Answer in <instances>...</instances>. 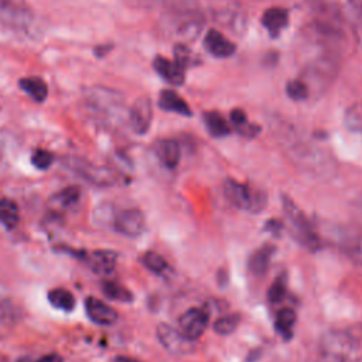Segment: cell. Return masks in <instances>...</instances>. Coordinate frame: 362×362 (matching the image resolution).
Returning <instances> with one entry per match:
<instances>
[{"instance_id": "cell-1", "label": "cell", "mask_w": 362, "mask_h": 362, "mask_svg": "<svg viewBox=\"0 0 362 362\" xmlns=\"http://www.w3.org/2000/svg\"><path fill=\"white\" fill-rule=\"evenodd\" d=\"M320 351V355L337 362H361L362 324H354L346 328L327 331L321 337Z\"/></svg>"}, {"instance_id": "cell-2", "label": "cell", "mask_w": 362, "mask_h": 362, "mask_svg": "<svg viewBox=\"0 0 362 362\" xmlns=\"http://www.w3.org/2000/svg\"><path fill=\"white\" fill-rule=\"evenodd\" d=\"M223 194L236 208L247 212H260L267 204L266 194L257 188H252L236 180L228 178L223 182Z\"/></svg>"}, {"instance_id": "cell-3", "label": "cell", "mask_w": 362, "mask_h": 362, "mask_svg": "<svg viewBox=\"0 0 362 362\" xmlns=\"http://www.w3.org/2000/svg\"><path fill=\"white\" fill-rule=\"evenodd\" d=\"M283 209L290 223V232L294 239L308 250H317L321 246L320 238L313 229L307 216L303 214V211L288 197L283 198Z\"/></svg>"}, {"instance_id": "cell-4", "label": "cell", "mask_w": 362, "mask_h": 362, "mask_svg": "<svg viewBox=\"0 0 362 362\" xmlns=\"http://www.w3.org/2000/svg\"><path fill=\"white\" fill-rule=\"evenodd\" d=\"M64 165L78 174V177L98 187H109L116 181V175L112 170L106 167H98L82 158L68 157L64 160Z\"/></svg>"}, {"instance_id": "cell-5", "label": "cell", "mask_w": 362, "mask_h": 362, "mask_svg": "<svg viewBox=\"0 0 362 362\" xmlns=\"http://www.w3.org/2000/svg\"><path fill=\"white\" fill-rule=\"evenodd\" d=\"M85 99L89 107L99 112L100 115L110 116L123 106V98L119 92L105 86H90L85 90Z\"/></svg>"}, {"instance_id": "cell-6", "label": "cell", "mask_w": 362, "mask_h": 362, "mask_svg": "<svg viewBox=\"0 0 362 362\" xmlns=\"http://www.w3.org/2000/svg\"><path fill=\"white\" fill-rule=\"evenodd\" d=\"M157 338L163 348L173 355L182 356L195 351V341L187 338L181 331L165 322L157 325Z\"/></svg>"}, {"instance_id": "cell-7", "label": "cell", "mask_w": 362, "mask_h": 362, "mask_svg": "<svg viewBox=\"0 0 362 362\" xmlns=\"http://www.w3.org/2000/svg\"><path fill=\"white\" fill-rule=\"evenodd\" d=\"M0 20L14 30L27 31L33 17L24 0H0Z\"/></svg>"}, {"instance_id": "cell-8", "label": "cell", "mask_w": 362, "mask_h": 362, "mask_svg": "<svg viewBox=\"0 0 362 362\" xmlns=\"http://www.w3.org/2000/svg\"><path fill=\"white\" fill-rule=\"evenodd\" d=\"M144 215L134 208L123 209L113 218V228L117 233L127 238H137L144 230Z\"/></svg>"}, {"instance_id": "cell-9", "label": "cell", "mask_w": 362, "mask_h": 362, "mask_svg": "<svg viewBox=\"0 0 362 362\" xmlns=\"http://www.w3.org/2000/svg\"><path fill=\"white\" fill-rule=\"evenodd\" d=\"M209 322V314L202 308H189L180 318V331L189 339H198L206 329Z\"/></svg>"}, {"instance_id": "cell-10", "label": "cell", "mask_w": 362, "mask_h": 362, "mask_svg": "<svg viewBox=\"0 0 362 362\" xmlns=\"http://www.w3.org/2000/svg\"><path fill=\"white\" fill-rule=\"evenodd\" d=\"M151 119L153 109L150 99L146 96L136 99L129 110V123L132 130L137 134H144L151 124Z\"/></svg>"}, {"instance_id": "cell-11", "label": "cell", "mask_w": 362, "mask_h": 362, "mask_svg": "<svg viewBox=\"0 0 362 362\" xmlns=\"http://www.w3.org/2000/svg\"><path fill=\"white\" fill-rule=\"evenodd\" d=\"M81 259L95 273L107 274V273L113 272V269L116 266L117 253L113 250H107V249H98V250L81 253Z\"/></svg>"}, {"instance_id": "cell-12", "label": "cell", "mask_w": 362, "mask_h": 362, "mask_svg": "<svg viewBox=\"0 0 362 362\" xmlns=\"http://www.w3.org/2000/svg\"><path fill=\"white\" fill-rule=\"evenodd\" d=\"M85 311L89 320L98 325H112L117 320L116 310L96 297H86Z\"/></svg>"}, {"instance_id": "cell-13", "label": "cell", "mask_w": 362, "mask_h": 362, "mask_svg": "<svg viewBox=\"0 0 362 362\" xmlns=\"http://www.w3.org/2000/svg\"><path fill=\"white\" fill-rule=\"evenodd\" d=\"M204 47L211 55L216 58H228L235 52V44L215 28H211L205 34Z\"/></svg>"}, {"instance_id": "cell-14", "label": "cell", "mask_w": 362, "mask_h": 362, "mask_svg": "<svg viewBox=\"0 0 362 362\" xmlns=\"http://www.w3.org/2000/svg\"><path fill=\"white\" fill-rule=\"evenodd\" d=\"M153 65H154V69L157 71V74L167 82H170L173 85H181L184 82L185 68L175 59H167V58L158 55L154 58Z\"/></svg>"}, {"instance_id": "cell-15", "label": "cell", "mask_w": 362, "mask_h": 362, "mask_svg": "<svg viewBox=\"0 0 362 362\" xmlns=\"http://www.w3.org/2000/svg\"><path fill=\"white\" fill-rule=\"evenodd\" d=\"M154 153L158 161L167 168H175L180 163V144L173 139H163L154 144Z\"/></svg>"}, {"instance_id": "cell-16", "label": "cell", "mask_w": 362, "mask_h": 362, "mask_svg": "<svg viewBox=\"0 0 362 362\" xmlns=\"http://www.w3.org/2000/svg\"><path fill=\"white\" fill-rule=\"evenodd\" d=\"M262 24L270 37H277L288 24V13L281 7H270L263 13Z\"/></svg>"}, {"instance_id": "cell-17", "label": "cell", "mask_w": 362, "mask_h": 362, "mask_svg": "<svg viewBox=\"0 0 362 362\" xmlns=\"http://www.w3.org/2000/svg\"><path fill=\"white\" fill-rule=\"evenodd\" d=\"M158 105L163 110L167 112H174L182 116H191V109L187 105V102L174 90L171 89H164L160 93L158 98Z\"/></svg>"}, {"instance_id": "cell-18", "label": "cell", "mask_w": 362, "mask_h": 362, "mask_svg": "<svg viewBox=\"0 0 362 362\" xmlns=\"http://www.w3.org/2000/svg\"><path fill=\"white\" fill-rule=\"evenodd\" d=\"M273 255H274V247L270 245H264L256 249L249 257V263H247L249 270L256 276L264 274L270 266Z\"/></svg>"}, {"instance_id": "cell-19", "label": "cell", "mask_w": 362, "mask_h": 362, "mask_svg": "<svg viewBox=\"0 0 362 362\" xmlns=\"http://www.w3.org/2000/svg\"><path fill=\"white\" fill-rule=\"evenodd\" d=\"M339 246L345 255L355 263L362 264V236L358 233H342L339 239Z\"/></svg>"}, {"instance_id": "cell-20", "label": "cell", "mask_w": 362, "mask_h": 362, "mask_svg": "<svg viewBox=\"0 0 362 362\" xmlns=\"http://www.w3.org/2000/svg\"><path fill=\"white\" fill-rule=\"evenodd\" d=\"M20 88L28 95L31 96L34 100L37 102H42L45 100L47 95H48V89H47V83L38 78V76H28V78H21L18 82Z\"/></svg>"}, {"instance_id": "cell-21", "label": "cell", "mask_w": 362, "mask_h": 362, "mask_svg": "<svg viewBox=\"0 0 362 362\" xmlns=\"http://www.w3.org/2000/svg\"><path fill=\"white\" fill-rule=\"evenodd\" d=\"M204 123L206 126V130L214 137H223L230 133V127H229L228 122L218 112H205Z\"/></svg>"}, {"instance_id": "cell-22", "label": "cell", "mask_w": 362, "mask_h": 362, "mask_svg": "<svg viewBox=\"0 0 362 362\" xmlns=\"http://www.w3.org/2000/svg\"><path fill=\"white\" fill-rule=\"evenodd\" d=\"M18 221H20L18 205L8 198H1L0 199V223L11 229L17 226Z\"/></svg>"}, {"instance_id": "cell-23", "label": "cell", "mask_w": 362, "mask_h": 362, "mask_svg": "<svg viewBox=\"0 0 362 362\" xmlns=\"http://www.w3.org/2000/svg\"><path fill=\"white\" fill-rule=\"evenodd\" d=\"M48 301L52 307L62 311H72L75 307V297L66 288H52L48 291Z\"/></svg>"}, {"instance_id": "cell-24", "label": "cell", "mask_w": 362, "mask_h": 362, "mask_svg": "<svg viewBox=\"0 0 362 362\" xmlns=\"http://www.w3.org/2000/svg\"><path fill=\"white\" fill-rule=\"evenodd\" d=\"M102 291L107 298L115 300V301H120V303L133 301V293L129 288H126L123 284L113 281V280L103 281Z\"/></svg>"}, {"instance_id": "cell-25", "label": "cell", "mask_w": 362, "mask_h": 362, "mask_svg": "<svg viewBox=\"0 0 362 362\" xmlns=\"http://www.w3.org/2000/svg\"><path fill=\"white\" fill-rule=\"evenodd\" d=\"M141 263L144 264L146 269H148L151 273H154L157 276H165L170 270L167 260L156 252H146L141 256Z\"/></svg>"}, {"instance_id": "cell-26", "label": "cell", "mask_w": 362, "mask_h": 362, "mask_svg": "<svg viewBox=\"0 0 362 362\" xmlns=\"http://www.w3.org/2000/svg\"><path fill=\"white\" fill-rule=\"evenodd\" d=\"M296 320H297V315H296L294 310H291L288 307L280 308L276 314V321H274L276 331L281 335H288L296 324Z\"/></svg>"}, {"instance_id": "cell-27", "label": "cell", "mask_w": 362, "mask_h": 362, "mask_svg": "<svg viewBox=\"0 0 362 362\" xmlns=\"http://www.w3.org/2000/svg\"><path fill=\"white\" fill-rule=\"evenodd\" d=\"M79 199H81V189L75 185L66 187L54 195V202L62 208H69L75 205Z\"/></svg>"}, {"instance_id": "cell-28", "label": "cell", "mask_w": 362, "mask_h": 362, "mask_svg": "<svg viewBox=\"0 0 362 362\" xmlns=\"http://www.w3.org/2000/svg\"><path fill=\"white\" fill-rule=\"evenodd\" d=\"M230 122L233 124V127L243 136L252 137L256 134V127L253 124H250L247 122V117L245 115L243 110L240 109H235L230 112Z\"/></svg>"}, {"instance_id": "cell-29", "label": "cell", "mask_w": 362, "mask_h": 362, "mask_svg": "<svg viewBox=\"0 0 362 362\" xmlns=\"http://www.w3.org/2000/svg\"><path fill=\"white\" fill-rule=\"evenodd\" d=\"M344 122L351 132H362V102L354 103L346 109Z\"/></svg>"}, {"instance_id": "cell-30", "label": "cell", "mask_w": 362, "mask_h": 362, "mask_svg": "<svg viewBox=\"0 0 362 362\" xmlns=\"http://www.w3.org/2000/svg\"><path fill=\"white\" fill-rule=\"evenodd\" d=\"M16 325V314L13 308L6 304L0 303V338L7 337Z\"/></svg>"}, {"instance_id": "cell-31", "label": "cell", "mask_w": 362, "mask_h": 362, "mask_svg": "<svg viewBox=\"0 0 362 362\" xmlns=\"http://www.w3.org/2000/svg\"><path fill=\"white\" fill-rule=\"evenodd\" d=\"M239 321H240L239 314L223 315L214 322V331L219 335H229L238 328Z\"/></svg>"}, {"instance_id": "cell-32", "label": "cell", "mask_w": 362, "mask_h": 362, "mask_svg": "<svg viewBox=\"0 0 362 362\" xmlns=\"http://www.w3.org/2000/svg\"><path fill=\"white\" fill-rule=\"evenodd\" d=\"M310 93L308 85L301 79H294L287 83V95L293 100H304Z\"/></svg>"}, {"instance_id": "cell-33", "label": "cell", "mask_w": 362, "mask_h": 362, "mask_svg": "<svg viewBox=\"0 0 362 362\" xmlns=\"http://www.w3.org/2000/svg\"><path fill=\"white\" fill-rule=\"evenodd\" d=\"M286 277L284 274L279 276L273 284L270 286L269 288V293H267V298L270 303H279L283 300V297L286 296Z\"/></svg>"}, {"instance_id": "cell-34", "label": "cell", "mask_w": 362, "mask_h": 362, "mask_svg": "<svg viewBox=\"0 0 362 362\" xmlns=\"http://www.w3.org/2000/svg\"><path fill=\"white\" fill-rule=\"evenodd\" d=\"M31 163H33V165H34L35 168H38V170H47V168H49L51 164L54 163V156H52L49 151H47V150L38 148V150H35V151L33 153V156H31Z\"/></svg>"}, {"instance_id": "cell-35", "label": "cell", "mask_w": 362, "mask_h": 362, "mask_svg": "<svg viewBox=\"0 0 362 362\" xmlns=\"http://www.w3.org/2000/svg\"><path fill=\"white\" fill-rule=\"evenodd\" d=\"M37 362H64V359L58 354H48V355H44L42 358H40Z\"/></svg>"}, {"instance_id": "cell-36", "label": "cell", "mask_w": 362, "mask_h": 362, "mask_svg": "<svg viewBox=\"0 0 362 362\" xmlns=\"http://www.w3.org/2000/svg\"><path fill=\"white\" fill-rule=\"evenodd\" d=\"M110 48H112L110 45H99V47L95 49V54H96L98 57H103Z\"/></svg>"}, {"instance_id": "cell-37", "label": "cell", "mask_w": 362, "mask_h": 362, "mask_svg": "<svg viewBox=\"0 0 362 362\" xmlns=\"http://www.w3.org/2000/svg\"><path fill=\"white\" fill-rule=\"evenodd\" d=\"M113 362H140V361L134 359V358H130V356H116L113 359Z\"/></svg>"}, {"instance_id": "cell-38", "label": "cell", "mask_w": 362, "mask_h": 362, "mask_svg": "<svg viewBox=\"0 0 362 362\" xmlns=\"http://www.w3.org/2000/svg\"><path fill=\"white\" fill-rule=\"evenodd\" d=\"M18 362H31L28 358H21Z\"/></svg>"}, {"instance_id": "cell-39", "label": "cell", "mask_w": 362, "mask_h": 362, "mask_svg": "<svg viewBox=\"0 0 362 362\" xmlns=\"http://www.w3.org/2000/svg\"><path fill=\"white\" fill-rule=\"evenodd\" d=\"M359 206H361V209H362V197H359Z\"/></svg>"}]
</instances>
